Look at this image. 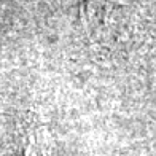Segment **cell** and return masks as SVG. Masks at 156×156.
I'll use <instances>...</instances> for the list:
<instances>
[{
  "instance_id": "cell-1",
  "label": "cell",
  "mask_w": 156,
  "mask_h": 156,
  "mask_svg": "<svg viewBox=\"0 0 156 156\" xmlns=\"http://www.w3.org/2000/svg\"><path fill=\"white\" fill-rule=\"evenodd\" d=\"M83 21L93 38L116 37L123 29V6L107 0L83 2Z\"/></svg>"
},
{
  "instance_id": "cell-2",
  "label": "cell",
  "mask_w": 156,
  "mask_h": 156,
  "mask_svg": "<svg viewBox=\"0 0 156 156\" xmlns=\"http://www.w3.org/2000/svg\"><path fill=\"white\" fill-rule=\"evenodd\" d=\"M24 156H46L45 142L41 140V137H30L29 144L26 145Z\"/></svg>"
}]
</instances>
